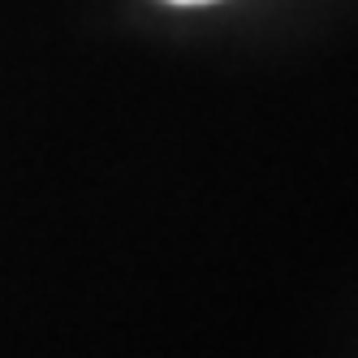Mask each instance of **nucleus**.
<instances>
[{"label": "nucleus", "instance_id": "f257e3e1", "mask_svg": "<svg viewBox=\"0 0 358 358\" xmlns=\"http://www.w3.org/2000/svg\"><path fill=\"white\" fill-rule=\"evenodd\" d=\"M177 5H203V0H177Z\"/></svg>", "mask_w": 358, "mask_h": 358}]
</instances>
